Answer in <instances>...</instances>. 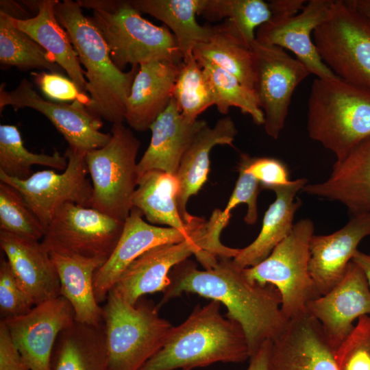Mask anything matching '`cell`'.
I'll use <instances>...</instances> for the list:
<instances>
[{"label":"cell","instance_id":"obj_1","mask_svg":"<svg viewBox=\"0 0 370 370\" xmlns=\"http://www.w3.org/2000/svg\"><path fill=\"white\" fill-rule=\"evenodd\" d=\"M243 269L233 258H219L213 267L205 270L186 260L171 271L170 284L157 307L184 293L219 301L227 308L225 317L241 326L251 358L265 341L276 339L288 321L282 312L277 288L250 282Z\"/></svg>","mask_w":370,"mask_h":370},{"label":"cell","instance_id":"obj_2","mask_svg":"<svg viewBox=\"0 0 370 370\" xmlns=\"http://www.w3.org/2000/svg\"><path fill=\"white\" fill-rule=\"evenodd\" d=\"M221 303L196 306L188 318L173 326L163 347L139 370L192 369L213 363L243 362L250 358L241 326L223 317Z\"/></svg>","mask_w":370,"mask_h":370},{"label":"cell","instance_id":"obj_3","mask_svg":"<svg viewBox=\"0 0 370 370\" xmlns=\"http://www.w3.org/2000/svg\"><path fill=\"white\" fill-rule=\"evenodd\" d=\"M56 18L66 32L80 64L86 68L87 109L112 124L123 123L126 103L139 66L120 70L112 62L108 45L97 27L83 14L77 1H58Z\"/></svg>","mask_w":370,"mask_h":370},{"label":"cell","instance_id":"obj_4","mask_svg":"<svg viewBox=\"0 0 370 370\" xmlns=\"http://www.w3.org/2000/svg\"><path fill=\"white\" fill-rule=\"evenodd\" d=\"M307 131L336 161L370 136V91L338 77H316L311 84Z\"/></svg>","mask_w":370,"mask_h":370},{"label":"cell","instance_id":"obj_5","mask_svg":"<svg viewBox=\"0 0 370 370\" xmlns=\"http://www.w3.org/2000/svg\"><path fill=\"white\" fill-rule=\"evenodd\" d=\"M82 8L92 9L91 21L103 37L114 64L121 71L156 60L177 64L183 56L173 34L165 26L148 21L123 0H81Z\"/></svg>","mask_w":370,"mask_h":370},{"label":"cell","instance_id":"obj_6","mask_svg":"<svg viewBox=\"0 0 370 370\" xmlns=\"http://www.w3.org/2000/svg\"><path fill=\"white\" fill-rule=\"evenodd\" d=\"M103 308L109 370H139L164 345L173 326L157 305L129 304L110 290Z\"/></svg>","mask_w":370,"mask_h":370},{"label":"cell","instance_id":"obj_7","mask_svg":"<svg viewBox=\"0 0 370 370\" xmlns=\"http://www.w3.org/2000/svg\"><path fill=\"white\" fill-rule=\"evenodd\" d=\"M110 134L104 147L85 156L92 185L90 208L125 222L138 185L136 156L140 142L123 123L112 124Z\"/></svg>","mask_w":370,"mask_h":370},{"label":"cell","instance_id":"obj_8","mask_svg":"<svg viewBox=\"0 0 370 370\" xmlns=\"http://www.w3.org/2000/svg\"><path fill=\"white\" fill-rule=\"evenodd\" d=\"M314 224L303 219L267 258L243 269L251 282L271 284L281 296V310L288 321L306 312L307 304L321 296L309 272L310 243Z\"/></svg>","mask_w":370,"mask_h":370},{"label":"cell","instance_id":"obj_9","mask_svg":"<svg viewBox=\"0 0 370 370\" xmlns=\"http://www.w3.org/2000/svg\"><path fill=\"white\" fill-rule=\"evenodd\" d=\"M324 64L339 78L370 91V21L347 0L333 1L330 14L313 32Z\"/></svg>","mask_w":370,"mask_h":370},{"label":"cell","instance_id":"obj_10","mask_svg":"<svg viewBox=\"0 0 370 370\" xmlns=\"http://www.w3.org/2000/svg\"><path fill=\"white\" fill-rule=\"evenodd\" d=\"M123 226L124 222L94 208L68 202L56 211L41 244L48 252L107 260Z\"/></svg>","mask_w":370,"mask_h":370},{"label":"cell","instance_id":"obj_11","mask_svg":"<svg viewBox=\"0 0 370 370\" xmlns=\"http://www.w3.org/2000/svg\"><path fill=\"white\" fill-rule=\"evenodd\" d=\"M86 153L68 147L64 153L68 164L61 173L43 170L26 180H19L0 172V180L20 192L46 230L56 211L63 204L71 202L90 207L92 185L87 177Z\"/></svg>","mask_w":370,"mask_h":370},{"label":"cell","instance_id":"obj_12","mask_svg":"<svg viewBox=\"0 0 370 370\" xmlns=\"http://www.w3.org/2000/svg\"><path fill=\"white\" fill-rule=\"evenodd\" d=\"M254 57V91L264 116L267 134L277 139L282 131L293 94L310 73L284 49L256 40L251 45Z\"/></svg>","mask_w":370,"mask_h":370},{"label":"cell","instance_id":"obj_13","mask_svg":"<svg viewBox=\"0 0 370 370\" xmlns=\"http://www.w3.org/2000/svg\"><path fill=\"white\" fill-rule=\"evenodd\" d=\"M7 106L15 110L33 108L45 115L67 141L69 147L87 153L104 147L110 140V133L100 131L103 125L99 117L91 113L82 103L55 101L41 97L27 79L16 88L7 91L0 86V111Z\"/></svg>","mask_w":370,"mask_h":370},{"label":"cell","instance_id":"obj_14","mask_svg":"<svg viewBox=\"0 0 370 370\" xmlns=\"http://www.w3.org/2000/svg\"><path fill=\"white\" fill-rule=\"evenodd\" d=\"M29 370H49L60 333L75 321L71 303L62 295L35 305L27 313L2 319Z\"/></svg>","mask_w":370,"mask_h":370},{"label":"cell","instance_id":"obj_15","mask_svg":"<svg viewBox=\"0 0 370 370\" xmlns=\"http://www.w3.org/2000/svg\"><path fill=\"white\" fill-rule=\"evenodd\" d=\"M306 312L319 323L335 351L353 330L354 321L370 315V288L360 267L351 261L342 279L328 293L310 301Z\"/></svg>","mask_w":370,"mask_h":370},{"label":"cell","instance_id":"obj_16","mask_svg":"<svg viewBox=\"0 0 370 370\" xmlns=\"http://www.w3.org/2000/svg\"><path fill=\"white\" fill-rule=\"evenodd\" d=\"M332 3V0H310L297 14L274 16L257 29L256 40L291 51L318 78L336 77L322 61L312 37L328 17Z\"/></svg>","mask_w":370,"mask_h":370},{"label":"cell","instance_id":"obj_17","mask_svg":"<svg viewBox=\"0 0 370 370\" xmlns=\"http://www.w3.org/2000/svg\"><path fill=\"white\" fill-rule=\"evenodd\" d=\"M143 213L133 207L124 222L123 230L112 254L95 272L94 291L98 304L106 300L126 267L147 250L158 245L176 243L189 238L205 221L195 228L184 231L173 227H158L143 219Z\"/></svg>","mask_w":370,"mask_h":370},{"label":"cell","instance_id":"obj_18","mask_svg":"<svg viewBox=\"0 0 370 370\" xmlns=\"http://www.w3.org/2000/svg\"><path fill=\"white\" fill-rule=\"evenodd\" d=\"M269 370H338L321 325L307 312L272 341Z\"/></svg>","mask_w":370,"mask_h":370},{"label":"cell","instance_id":"obj_19","mask_svg":"<svg viewBox=\"0 0 370 370\" xmlns=\"http://www.w3.org/2000/svg\"><path fill=\"white\" fill-rule=\"evenodd\" d=\"M370 236V212L356 215L338 230L313 235L310 243L309 272L321 295L343 278L359 243Z\"/></svg>","mask_w":370,"mask_h":370},{"label":"cell","instance_id":"obj_20","mask_svg":"<svg viewBox=\"0 0 370 370\" xmlns=\"http://www.w3.org/2000/svg\"><path fill=\"white\" fill-rule=\"evenodd\" d=\"M302 190L345 205L352 215L370 212V136L336 161L328 179Z\"/></svg>","mask_w":370,"mask_h":370},{"label":"cell","instance_id":"obj_21","mask_svg":"<svg viewBox=\"0 0 370 370\" xmlns=\"http://www.w3.org/2000/svg\"><path fill=\"white\" fill-rule=\"evenodd\" d=\"M0 246L19 286L34 305L60 295L57 270L41 242L0 231Z\"/></svg>","mask_w":370,"mask_h":370},{"label":"cell","instance_id":"obj_22","mask_svg":"<svg viewBox=\"0 0 370 370\" xmlns=\"http://www.w3.org/2000/svg\"><path fill=\"white\" fill-rule=\"evenodd\" d=\"M181 64L156 60L139 66L126 103L125 121L132 129H150L167 108Z\"/></svg>","mask_w":370,"mask_h":370},{"label":"cell","instance_id":"obj_23","mask_svg":"<svg viewBox=\"0 0 370 370\" xmlns=\"http://www.w3.org/2000/svg\"><path fill=\"white\" fill-rule=\"evenodd\" d=\"M206 123L204 120L186 119L172 98L150 127L149 145L137 164L138 180L153 170L176 175L184 153L196 132Z\"/></svg>","mask_w":370,"mask_h":370},{"label":"cell","instance_id":"obj_24","mask_svg":"<svg viewBox=\"0 0 370 370\" xmlns=\"http://www.w3.org/2000/svg\"><path fill=\"white\" fill-rule=\"evenodd\" d=\"M237 133L230 116L219 119L212 127L206 122L196 132L184 153L176 175L180 184L177 204L180 214L186 223H191L196 217L188 212L186 205L190 197L196 195L207 181L210 151L218 145L233 147Z\"/></svg>","mask_w":370,"mask_h":370},{"label":"cell","instance_id":"obj_25","mask_svg":"<svg viewBox=\"0 0 370 370\" xmlns=\"http://www.w3.org/2000/svg\"><path fill=\"white\" fill-rule=\"evenodd\" d=\"M307 184V179L299 178L272 190L276 197L264 214L258 236L251 244L240 249L233 258L238 267L245 269L259 264L288 236L294 225V216L301 204L299 200H295L296 195Z\"/></svg>","mask_w":370,"mask_h":370},{"label":"cell","instance_id":"obj_26","mask_svg":"<svg viewBox=\"0 0 370 370\" xmlns=\"http://www.w3.org/2000/svg\"><path fill=\"white\" fill-rule=\"evenodd\" d=\"M58 0L38 1L35 16L27 19L10 16L12 23L38 43L66 73L81 92L86 94L87 81L70 38L58 21L54 8Z\"/></svg>","mask_w":370,"mask_h":370},{"label":"cell","instance_id":"obj_27","mask_svg":"<svg viewBox=\"0 0 370 370\" xmlns=\"http://www.w3.org/2000/svg\"><path fill=\"white\" fill-rule=\"evenodd\" d=\"M60 283V295L71 304L75 321L90 325L103 323V308L96 300L93 279L106 260L49 252Z\"/></svg>","mask_w":370,"mask_h":370},{"label":"cell","instance_id":"obj_28","mask_svg":"<svg viewBox=\"0 0 370 370\" xmlns=\"http://www.w3.org/2000/svg\"><path fill=\"white\" fill-rule=\"evenodd\" d=\"M49 370H109L103 323L90 325L75 321L58 335Z\"/></svg>","mask_w":370,"mask_h":370},{"label":"cell","instance_id":"obj_29","mask_svg":"<svg viewBox=\"0 0 370 370\" xmlns=\"http://www.w3.org/2000/svg\"><path fill=\"white\" fill-rule=\"evenodd\" d=\"M179 190L180 184L176 175L162 171H150L138 179L132 206L151 223L190 230L204 219L196 217L188 224L184 221L177 204Z\"/></svg>","mask_w":370,"mask_h":370},{"label":"cell","instance_id":"obj_30","mask_svg":"<svg viewBox=\"0 0 370 370\" xmlns=\"http://www.w3.org/2000/svg\"><path fill=\"white\" fill-rule=\"evenodd\" d=\"M140 12L149 14L164 23L177 40L183 60L193 55L195 47L206 42L213 26L201 25L196 20L203 0H130Z\"/></svg>","mask_w":370,"mask_h":370},{"label":"cell","instance_id":"obj_31","mask_svg":"<svg viewBox=\"0 0 370 370\" xmlns=\"http://www.w3.org/2000/svg\"><path fill=\"white\" fill-rule=\"evenodd\" d=\"M193 55L226 71L254 90V53L231 21L213 26L210 38L197 45Z\"/></svg>","mask_w":370,"mask_h":370},{"label":"cell","instance_id":"obj_32","mask_svg":"<svg viewBox=\"0 0 370 370\" xmlns=\"http://www.w3.org/2000/svg\"><path fill=\"white\" fill-rule=\"evenodd\" d=\"M278 14L274 0H203L199 13L210 21H231L250 47L256 41V29Z\"/></svg>","mask_w":370,"mask_h":370},{"label":"cell","instance_id":"obj_33","mask_svg":"<svg viewBox=\"0 0 370 370\" xmlns=\"http://www.w3.org/2000/svg\"><path fill=\"white\" fill-rule=\"evenodd\" d=\"M0 63L1 68L43 69L62 74L64 71L38 43L16 28L10 16L2 11H0Z\"/></svg>","mask_w":370,"mask_h":370},{"label":"cell","instance_id":"obj_34","mask_svg":"<svg viewBox=\"0 0 370 370\" xmlns=\"http://www.w3.org/2000/svg\"><path fill=\"white\" fill-rule=\"evenodd\" d=\"M67 164V158L58 151L48 155L27 150L16 125H0V172L11 177L26 180L34 173L33 165L65 170Z\"/></svg>","mask_w":370,"mask_h":370},{"label":"cell","instance_id":"obj_35","mask_svg":"<svg viewBox=\"0 0 370 370\" xmlns=\"http://www.w3.org/2000/svg\"><path fill=\"white\" fill-rule=\"evenodd\" d=\"M197 60L211 86L214 106L221 114H227L230 108H238L249 115L256 124L264 125V114L253 90L220 67L204 60Z\"/></svg>","mask_w":370,"mask_h":370},{"label":"cell","instance_id":"obj_36","mask_svg":"<svg viewBox=\"0 0 370 370\" xmlns=\"http://www.w3.org/2000/svg\"><path fill=\"white\" fill-rule=\"evenodd\" d=\"M173 98L182 116L190 121H197L200 114L215 104L211 86L194 55L180 65Z\"/></svg>","mask_w":370,"mask_h":370},{"label":"cell","instance_id":"obj_37","mask_svg":"<svg viewBox=\"0 0 370 370\" xmlns=\"http://www.w3.org/2000/svg\"><path fill=\"white\" fill-rule=\"evenodd\" d=\"M0 231L38 241L46 231L20 192L3 182H0Z\"/></svg>","mask_w":370,"mask_h":370},{"label":"cell","instance_id":"obj_38","mask_svg":"<svg viewBox=\"0 0 370 370\" xmlns=\"http://www.w3.org/2000/svg\"><path fill=\"white\" fill-rule=\"evenodd\" d=\"M338 370H370V315L359 317L353 330L334 351Z\"/></svg>","mask_w":370,"mask_h":370},{"label":"cell","instance_id":"obj_39","mask_svg":"<svg viewBox=\"0 0 370 370\" xmlns=\"http://www.w3.org/2000/svg\"><path fill=\"white\" fill-rule=\"evenodd\" d=\"M33 301L19 286L8 260L0 264V313L2 319L20 316L29 312Z\"/></svg>","mask_w":370,"mask_h":370},{"label":"cell","instance_id":"obj_40","mask_svg":"<svg viewBox=\"0 0 370 370\" xmlns=\"http://www.w3.org/2000/svg\"><path fill=\"white\" fill-rule=\"evenodd\" d=\"M239 162L244 165L247 171L257 179L263 189L273 190L288 185L291 182L286 166L278 159L251 158L247 153H242Z\"/></svg>","mask_w":370,"mask_h":370},{"label":"cell","instance_id":"obj_41","mask_svg":"<svg viewBox=\"0 0 370 370\" xmlns=\"http://www.w3.org/2000/svg\"><path fill=\"white\" fill-rule=\"evenodd\" d=\"M238 170L239 175L234 189L223 211L225 215L231 216L230 212L233 208L240 204H246L247 211L244 221L248 225H253L258 219L257 199L260 184L240 162Z\"/></svg>","mask_w":370,"mask_h":370},{"label":"cell","instance_id":"obj_42","mask_svg":"<svg viewBox=\"0 0 370 370\" xmlns=\"http://www.w3.org/2000/svg\"><path fill=\"white\" fill-rule=\"evenodd\" d=\"M34 79L43 94L51 100L59 102L79 101L87 106L90 98L80 91L75 83L62 73H32Z\"/></svg>","mask_w":370,"mask_h":370},{"label":"cell","instance_id":"obj_43","mask_svg":"<svg viewBox=\"0 0 370 370\" xmlns=\"http://www.w3.org/2000/svg\"><path fill=\"white\" fill-rule=\"evenodd\" d=\"M0 370H29L5 324L0 322Z\"/></svg>","mask_w":370,"mask_h":370},{"label":"cell","instance_id":"obj_44","mask_svg":"<svg viewBox=\"0 0 370 370\" xmlns=\"http://www.w3.org/2000/svg\"><path fill=\"white\" fill-rule=\"evenodd\" d=\"M272 341H265L258 350L249 358L247 370H269Z\"/></svg>","mask_w":370,"mask_h":370},{"label":"cell","instance_id":"obj_45","mask_svg":"<svg viewBox=\"0 0 370 370\" xmlns=\"http://www.w3.org/2000/svg\"><path fill=\"white\" fill-rule=\"evenodd\" d=\"M0 2V11L16 19H27L25 14H27V12L25 7L21 5L22 3L5 0H1Z\"/></svg>","mask_w":370,"mask_h":370},{"label":"cell","instance_id":"obj_46","mask_svg":"<svg viewBox=\"0 0 370 370\" xmlns=\"http://www.w3.org/2000/svg\"><path fill=\"white\" fill-rule=\"evenodd\" d=\"M352 261L358 264L362 270L370 288V254H365L357 250Z\"/></svg>","mask_w":370,"mask_h":370},{"label":"cell","instance_id":"obj_47","mask_svg":"<svg viewBox=\"0 0 370 370\" xmlns=\"http://www.w3.org/2000/svg\"><path fill=\"white\" fill-rule=\"evenodd\" d=\"M358 12L370 21V0H347Z\"/></svg>","mask_w":370,"mask_h":370},{"label":"cell","instance_id":"obj_48","mask_svg":"<svg viewBox=\"0 0 370 370\" xmlns=\"http://www.w3.org/2000/svg\"><path fill=\"white\" fill-rule=\"evenodd\" d=\"M182 370H190V369H183Z\"/></svg>","mask_w":370,"mask_h":370}]
</instances>
